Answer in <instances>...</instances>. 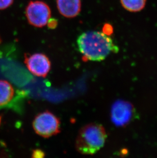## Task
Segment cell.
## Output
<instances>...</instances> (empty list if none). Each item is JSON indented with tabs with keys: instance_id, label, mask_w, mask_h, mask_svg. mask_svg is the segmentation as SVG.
<instances>
[{
	"instance_id": "1",
	"label": "cell",
	"mask_w": 157,
	"mask_h": 158,
	"mask_svg": "<svg viewBox=\"0 0 157 158\" xmlns=\"http://www.w3.org/2000/svg\"><path fill=\"white\" fill-rule=\"evenodd\" d=\"M77 45L80 52L91 61H102L111 53L119 51L111 37L103 32H84L78 38Z\"/></svg>"
},
{
	"instance_id": "2",
	"label": "cell",
	"mask_w": 157,
	"mask_h": 158,
	"mask_svg": "<svg viewBox=\"0 0 157 158\" xmlns=\"http://www.w3.org/2000/svg\"><path fill=\"white\" fill-rule=\"evenodd\" d=\"M106 139V131L102 124H88L78 131L76 141V149L83 155H94L104 146Z\"/></svg>"
},
{
	"instance_id": "3",
	"label": "cell",
	"mask_w": 157,
	"mask_h": 158,
	"mask_svg": "<svg viewBox=\"0 0 157 158\" xmlns=\"http://www.w3.org/2000/svg\"><path fill=\"white\" fill-rule=\"evenodd\" d=\"M34 131L39 136L49 138L55 136L60 132L59 119L49 111L38 114L33 122Z\"/></svg>"
},
{
	"instance_id": "4",
	"label": "cell",
	"mask_w": 157,
	"mask_h": 158,
	"mask_svg": "<svg viewBox=\"0 0 157 158\" xmlns=\"http://www.w3.org/2000/svg\"><path fill=\"white\" fill-rule=\"evenodd\" d=\"M51 11L49 5L42 1H30L26 8V16L33 26L42 28L46 25L50 18Z\"/></svg>"
},
{
	"instance_id": "5",
	"label": "cell",
	"mask_w": 157,
	"mask_h": 158,
	"mask_svg": "<svg viewBox=\"0 0 157 158\" xmlns=\"http://www.w3.org/2000/svg\"><path fill=\"white\" fill-rule=\"evenodd\" d=\"M135 109L130 102L117 100L111 107V120L117 127H124L135 118Z\"/></svg>"
},
{
	"instance_id": "6",
	"label": "cell",
	"mask_w": 157,
	"mask_h": 158,
	"mask_svg": "<svg viewBox=\"0 0 157 158\" xmlns=\"http://www.w3.org/2000/svg\"><path fill=\"white\" fill-rule=\"evenodd\" d=\"M25 63L33 74L42 77L47 76L51 67L49 58L42 53H35L26 56Z\"/></svg>"
},
{
	"instance_id": "7",
	"label": "cell",
	"mask_w": 157,
	"mask_h": 158,
	"mask_svg": "<svg viewBox=\"0 0 157 158\" xmlns=\"http://www.w3.org/2000/svg\"><path fill=\"white\" fill-rule=\"evenodd\" d=\"M60 14L67 18L77 17L81 10V0H57Z\"/></svg>"
},
{
	"instance_id": "8",
	"label": "cell",
	"mask_w": 157,
	"mask_h": 158,
	"mask_svg": "<svg viewBox=\"0 0 157 158\" xmlns=\"http://www.w3.org/2000/svg\"><path fill=\"white\" fill-rule=\"evenodd\" d=\"M14 89L9 82L0 81V107H4L12 100Z\"/></svg>"
},
{
	"instance_id": "9",
	"label": "cell",
	"mask_w": 157,
	"mask_h": 158,
	"mask_svg": "<svg viewBox=\"0 0 157 158\" xmlns=\"http://www.w3.org/2000/svg\"><path fill=\"white\" fill-rule=\"evenodd\" d=\"M122 6L131 12H139L145 7L147 0H120Z\"/></svg>"
},
{
	"instance_id": "10",
	"label": "cell",
	"mask_w": 157,
	"mask_h": 158,
	"mask_svg": "<svg viewBox=\"0 0 157 158\" xmlns=\"http://www.w3.org/2000/svg\"><path fill=\"white\" fill-rule=\"evenodd\" d=\"M14 3V0H0V10L6 9Z\"/></svg>"
},
{
	"instance_id": "11",
	"label": "cell",
	"mask_w": 157,
	"mask_h": 158,
	"mask_svg": "<svg viewBox=\"0 0 157 158\" xmlns=\"http://www.w3.org/2000/svg\"><path fill=\"white\" fill-rule=\"evenodd\" d=\"M47 26L49 29H54L56 28L58 26V21L55 19H50L49 21H47Z\"/></svg>"
},
{
	"instance_id": "12",
	"label": "cell",
	"mask_w": 157,
	"mask_h": 158,
	"mask_svg": "<svg viewBox=\"0 0 157 158\" xmlns=\"http://www.w3.org/2000/svg\"><path fill=\"white\" fill-rule=\"evenodd\" d=\"M103 32L107 35H110L113 32V28L111 25L106 24L104 26L103 28Z\"/></svg>"
},
{
	"instance_id": "13",
	"label": "cell",
	"mask_w": 157,
	"mask_h": 158,
	"mask_svg": "<svg viewBox=\"0 0 157 158\" xmlns=\"http://www.w3.org/2000/svg\"><path fill=\"white\" fill-rule=\"evenodd\" d=\"M44 156H45V154L41 150L36 149V150H34L33 152L32 157L33 158H39V157L42 158Z\"/></svg>"
},
{
	"instance_id": "14",
	"label": "cell",
	"mask_w": 157,
	"mask_h": 158,
	"mask_svg": "<svg viewBox=\"0 0 157 158\" xmlns=\"http://www.w3.org/2000/svg\"><path fill=\"white\" fill-rule=\"evenodd\" d=\"M1 117L0 116V124H1Z\"/></svg>"
},
{
	"instance_id": "15",
	"label": "cell",
	"mask_w": 157,
	"mask_h": 158,
	"mask_svg": "<svg viewBox=\"0 0 157 158\" xmlns=\"http://www.w3.org/2000/svg\"><path fill=\"white\" fill-rule=\"evenodd\" d=\"M0 43H1V38H0Z\"/></svg>"
}]
</instances>
